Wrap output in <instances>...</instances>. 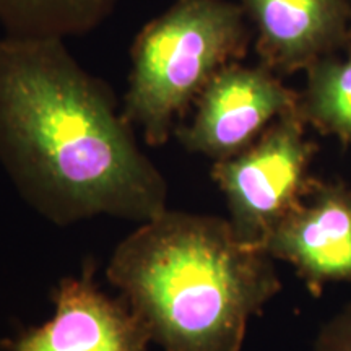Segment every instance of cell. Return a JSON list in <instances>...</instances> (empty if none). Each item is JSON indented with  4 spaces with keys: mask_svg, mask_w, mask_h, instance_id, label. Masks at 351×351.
<instances>
[{
    "mask_svg": "<svg viewBox=\"0 0 351 351\" xmlns=\"http://www.w3.org/2000/svg\"><path fill=\"white\" fill-rule=\"evenodd\" d=\"M0 165L57 226L103 215L142 225L168 210V182L111 88L59 38L0 39Z\"/></svg>",
    "mask_w": 351,
    "mask_h": 351,
    "instance_id": "obj_1",
    "label": "cell"
},
{
    "mask_svg": "<svg viewBox=\"0 0 351 351\" xmlns=\"http://www.w3.org/2000/svg\"><path fill=\"white\" fill-rule=\"evenodd\" d=\"M106 276L165 351H241L282 288L274 258L226 219L169 208L117 244Z\"/></svg>",
    "mask_w": 351,
    "mask_h": 351,
    "instance_id": "obj_2",
    "label": "cell"
},
{
    "mask_svg": "<svg viewBox=\"0 0 351 351\" xmlns=\"http://www.w3.org/2000/svg\"><path fill=\"white\" fill-rule=\"evenodd\" d=\"M244 10L228 0H174L142 28L132 46L122 116L161 147L218 70L243 56Z\"/></svg>",
    "mask_w": 351,
    "mask_h": 351,
    "instance_id": "obj_3",
    "label": "cell"
},
{
    "mask_svg": "<svg viewBox=\"0 0 351 351\" xmlns=\"http://www.w3.org/2000/svg\"><path fill=\"white\" fill-rule=\"evenodd\" d=\"M311 148L296 111L280 117L238 155L213 165L226 197L230 226L243 244L263 249L275 228L301 204Z\"/></svg>",
    "mask_w": 351,
    "mask_h": 351,
    "instance_id": "obj_4",
    "label": "cell"
},
{
    "mask_svg": "<svg viewBox=\"0 0 351 351\" xmlns=\"http://www.w3.org/2000/svg\"><path fill=\"white\" fill-rule=\"evenodd\" d=\"M195 103L194 121L174 135L189 153L217 161L247 148L274 117L296 111L295 96L269 70L239 65L218 70Z\"/></svg>",
    "mask_w": 351,
    "mask_h": 351,
    "instance_id": "obj_5",
    "label": "cell"
},
{
    "mask_svg": "<svg viewBox=\"0 0 351 351\" xmlns=\"http://www.w3.org/2000/svg\"><path fill=\"white\" fill-rule=\"evenodd\" d=\"M54 314L8 341L10 351H150L147 327L124 300L96 287L91 271L56 288Z\"/></svg>",
    "mask_w": 351,
    "mask_h": 351,
    "instance_id": "obj_6",
    "label": "cell"
},
{
    "mask_svg": "<svg viewBox=\"0 0 351 351\" xmlns=\"http://www.w3.org/2000/svg\"><path fill=\"white\" fill-rule=\"evenodd\" d=\"M263 251L291 263L313 289L351 282V195L319 189L275 228Z\"/></svg>",
    "mask_w": 351,
    "mask_h": 351,
    "instance_id": "obj_7",
    "label": "cell"
},
{
    "mask_svg": "<svg viewBox=\"0 0 351 351\" xmlns=\"http://www.w3.org/2000/svg\"><path fill=\"white\" fill-rule=\"evenodd\" d=\"M258 32L267 67L295 70L335 41L345 25L341 0H243Z\"/></svg>",
    "mask_w": 351,
    "mask_h": 351,
    "instance_id": "obj_8",
    "label": "cell"
},
{
    "mask_svg": "<svg viewBox=\"0 0 351 351\" xmlns=\"http://www.w3.org/2000/svg\"><path fill=\"white\" fill-rule=\"evenodd\" d=\"M122 0H0V26L8 36L80 38L95 32Z\"/></svg>",
    "mask_w": 351,
    "mask_h": 351,
    "instance_id": "obj_9",
    "label": "cell"
},
{
    "mask_svg": "<svg viewBox=\"0 0 351 351\" xmlns=\"http://www.w3.org/2000/svg\"><path fill=\"white\" fill-rule=\"evenodd\" d=\"M307 114L351 142V59L314 67L309 78Z\"/></svg>",
    "mask_w": 351,
    "mask_h": 351,
    "instance_id": "obj_10",
    "label": "cell"
},
{
    "mask_svg": "<svg viewBox=\"0 0 351 351\" xmlns=\"http://www.w3.org/2000/svg\"><path fill=\"white\" fill-rule=\"evenodd\" d=\"M314 351H351V306L324 328Z\"/></svg>",
    "mask_w": 351,
    "mask_h": 351,
    "instance_id": "obj_11",
    "label": "cell"
}]
</instances>
